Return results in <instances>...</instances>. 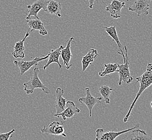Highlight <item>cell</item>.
<instances>
[{
	"mask_svg": "<svg viewBox=\"0 0 152 140\" xmlns=\"http://www.w3.org/2000/svg\"><path fill=\"white\" fill-rule=\"evenodd\" d=\"M136 80L137 82L140 83V88L134 98V100L130 106V108L128 110V112L127 114H126L124 118V122L125 123L127 122L133 108L136 104L139 97H140V95L145 91V89L148 88L150 86L152 85V64L148 63L145 72L141 76L137 77Z\"/></svg>",
	"mask_w": 152,
	"mask_h": 140,
	"instance_id": "obj_1",
	"label": "cell"
},
{
	"mask_svg": "<svg viewBox=\"0 0 152 140\" xmlns=\"http://www.w3.org/2000/svg\"><path fill=\"white\" fill-rule=\"evenodd\" d=\"M40 72L39 67L37 66L34 68L33 74L30 80L23 84L24 91L26 94L31 95L33 93L34 89L40 88L42 91L46 94H49L50 93V90L47 86L45 85L41 81L39 77V73Z\"/></svg>",
	"mask_w": 152,
	"mask_h": 140,
	"instance_id": "obj_2",
	"label": "cell"
},
{
	"mask_svg": "<svg viewBox=\"0 0 152 140\" xmlns=\"http://www.w3.org/2000/svg\"><path fill=\"white\" fill-rule=\"evenodd\" d=\"M124 52L126 61L124 62V64L121 65L118 64V69L117 71V72H118L119 74L118 84L120 86L121 85L122 82L129 84L132 82L133 80L129 70V63L128 60L127 48L126 46H124Z\"/></svg>",
	"mask_w": 152,
	"mask_h": 140,
	"instance_id": "obj_3",
	"label": "cell"
},
{
	"mask_svg": "<svg viewBox=\"0 0 152 140\" xmlns=\"http://www.w3.org/2000/svg\"><path fill=\"white\" fill-rule=\"evenodd\" d=\"M140 125L137 123L134 127L132 128L125 129L120 131H108L104 132L102 128H99L96 131V140H114L122 134L128 133L133 129L137 128Z\"/></svg>",
	"mask_w": 152,
	"mask_h": 140,
	"instance_id": "obj_4",
	"label": "cell"
},
{
	"mask_svg": "<svg viewBox=\"0 0 152 140\" xmlns=\"http://www.w3.org/2000/svg\"><path fill=\"white\" fill-rule=\"evenodd\" d=\"M50 53H49L48 55L44 56L43 57H36L34 58L33 60L30 61H14V63L16 67H18L20 71V75L23 76L24 73L29 70L33 66H37L38 63L42 61L47 60L48 58Z\"/></svg>",
	"mask_w": 152,
	"mask_h": 140,
	"instance_id": "obj_5",
	"label": "cell"
},
{
	"mask_svg": "<svg viewBox=\"0 0 152 140\" xmlns=\"http://www.w3.org/2000/svg\"><path fill=\"white\" fill-rule=\"evenodd\" d=\"M86 92V96L85 97H81L79 98V101L81 104H85L89 110V116L91 117V111L93 107L96 104H100L102 100V97H95L93 96L91 93L90 89L88 87L85 88Z\"/></svg>",
	"mask_w": 152,
	"mask_h": 140,
	"instance_id": "obj_6",
	"label": "cell"
},
{
	"mask_svg": "<svg viewBox=\"0 0 152 140\" xmlns=\"http://www.w3.org/2000/svg\"><path fill=\"white\" fill-rule=\"evenodd\" d=\"M152 0H137L134 3L129 7V10L135 12L138 16L143 14L148 15L149 4Z\"/></svg>",
	"mask_w": 152,
	"mask_h": 140,
	"instance_id": "obj_7",
	"label": "cell"
},
{
	"mask_svg": "<svg viewBox=\"0 0 152 140\" xmlns=\"http://www.w3.org/2000/svg\"><path fill=\"white\" fill-rule=\"evenodd\" d=\"M48 3V1L47 0H37L33 4L27 6V8L29 10L26 19L31 18V16H34L35 18H39L37 15L38 12L42 9L45 12Z\"/></svg>",
	"mask_w": 152,
	"mask_h": 140,
	"instance_id": "obj_8",
	"label": "cell"
},
{
	"mask_svg": "<svg viewBox=\"0 0 152 140\" xmlns=\"http://www.w3.org/2000/svg\"><path fill=\"white\" fill-rule=\"evenodd\" d=\"M125 2H121L119 0H112L111 3L106 7L105 10L110 12L111 17L115 19L121 17V9L125 7Z\"/></svg>",
	"mask_w": 152,
	"mask_h": 140,
	"instance_id": "obj_9",
	"label": "cell"
},
{
	"mask_svg": "<svg viewBox=\"0 0 152 140\" xmlns=\"http://www.w3.org/2000/svg\"><path fill=\"white\" fill-rule=\"evenodd\" d=\"M80 112V110L76 107L75 103L72 101H67L66 106L64 110L61 113L55 114L54 116L59 118L61 116L64 120L73 118L75 114Z\"/></svg>",
	"mask_w": 152,
	"mask_h": 140,
	"instance_id": "obj_10",
	"label": "cell"
},
{
	"mask_svg": "<svg viewBox=\"0 0 152 140\" xmlns=\"http://www.w3.org/2000/svg\"><path fill=\"white\" fill-rule=\"evenodd\" d=\"M105 31H106L107 33L110 35V37L112 38L113 40L115 42L117 45L118 46L119 48V51L117 52L120 55L122 56L123 57L124 61L125 62L126 61V58H125V52H124V46H122L121 43L120 41L119 37L117 34V31L116 30L115 25H113V22H112V25L110 27H104Z\"/></svg>",
	"mask_w": 152,
	"mask_h": 140,
	"instance_id": "obj_11",
	"label": "cell"
},
{
	"mask_svg": "<svg viewBox=\"0 0 152 140\" xmlns=\"http://www.w3.org/2000/svg\"><path fill=\"white\" fill-rule=\"evenodd\" d=\"M64 90L62 88L58 87L56 90L55 93V108L56 110V114L61 113L66 106L67 100L66 98L63 97Z\"/></svg>",
	"mask_w": 152,
	"mask_h": 140,
	"instance_id": "obj_12",
	"label": "cell"
},
{
	"mask_svg": "<svg viewBox=\"0 0 152 140\" xmlns=\"http://www.w3.org/2000/svg\"><path fill=\"white\" fill-rule=\"evenodd\" d=\"M74 40L73 37H71L70 39L67 41V45L62 49L61 56L62 59L64 61V63L67 70H69L72 66V64H70V60L72 58V54L71 52L70 46L71 44Z\"/></svg>",
	"mask_w": 152,
	"mask_h": 140,
	"instance_id": "obj_13",
	"label": "cell"
},
{
	"mask_svg": "<svg viewBox=\"0 0 152 140\" xmlns=\"http://www.w3.org/2000/svg\"><path fill=\"white\" fill-rule=\"evenodd\" d=\"M28 25L31 29V32L34 30H39L40 35L42 36H45L48 35V31L44 26L42 22L40 19V18L35 19H26Z\"/></svg>",
	"mask_w": 152,
	"mask_h": 140,
	"instance_id": "obj_14",
	"label": "cell"
},
{
	"mask_svg": "<svg viewBox=\"0 0 152 140\" xmlns=\"http://www.w3.org/2000/svg\"><path fill=\"white\" fill-rule=\"evenodd\" d=\"M64 48V46L61 45L60 46L58 49L55 50H52L51 52H50V54L48 58V61H46V64L43 66V69L44 70H46V69L49 66L52 64V63H57L59 66V69H60L62 67V65H61L60 62H59V57L61 55V52L62 49Z\"/></svg>",
	"mask_w": 152,
	"mask_h": 140,
	"instance_id": "obj_15",
	"label": "cell"
},
{
	"mask_svg": "<svg viewBox=\"0 0 152 140\" xmlns=\"http://www.w3.org/2000/svg\"><path fill=\"white\" fill-rule=\"evenodd\" d=\"M30 32L29 31L26 34L23 39L16 42L14 48V51L12 52V56L15 58H24L25 57V47L24 42L28 37L29 36Z\"/></svg>",
	"mask_w": 152,
	"mask_h": 140,
	"instance_id": "obj_16",
	"label": "cell"
},
{
	"mask_svg": "<svg viewBox=\"0 0 152 140\" xmlns=\"http://www.w3.org/2000/svg\"><path fill=\"white\" fill-rule=\"evenodd\" d=\"M99 56V53L96 49H90L87 53L82 57V71L83 72L85 71L88 68L89 65L94 61L95 59Z\"/></svg>",
	"mask_w": 152,
	"mask_h": 140,
	"instance_id": "obj_17",
	"label": "cell"
},
{
	"mask_svg": "<svg viewBox=\"0 0 152 140\" xmlns=\"http://www.w3.org/2000/svg\"><path fill=\"white\" fill-rule=\"evenodd\" d=\"M128 136L125 139L126 140H148L152 139V138L147 135L146 131L141 129L136 128L128 131Z\"/></svg>",
	"mask_w": 152,
	"mask_h": 140,
	"instance_id": "obj_18",
	"label": "cell"
},
{
	"mask_svg": "<svg viewBox=\"0 0 152 140\" xmlns=\"http://www.w3.org/2000/svg\"><path fill=\"white\" fill-rule=\"evenodd\" d=\"M61 4L60 2L54 0L48 1V3L45 12H47L50 15H55L58 17L61 16Z\"/></svg>",
	"mask_w": 152,
	"mask_h": 140,
	"instance_id": "obj_19",
	"label": "cell"
},
{
	"mask_svg": "<svg viewBox=\"0 0 152 140\" xmlns=\"http://www.w3.org/2000/svg\"><path fill=\"white\" fill-rule=\"evenodd\" d=\"M118 69V64L116 63H110V64H104V69H101L99 72V76H104L111 73L116 72Z\"/></svg>",
	"mask_w": 152,
	"mask_h": 140,
	"instance_id": "obj_20",
	"label": "cell"
},
{
	"mask_svg": "<svg viewBox=\"0 0 152 140\" xmlns=\"http://www.w3.org/2000/svg\"><path fill=\"white\" fill-rule=\"evenodd\" d=\"M113 91V88L107 85H102L99 89L100 94L104 98V101L106 104H110V95Z\"/></svg>",
	"mask_w": 152,
	"mask_h": 140,
	"instance_id": "obj_21",
	"label": "cell"
},
{
	"mask_svg": "<svg viewBox=\"0 0 152 140\" xmlns=\"http://www.w3.org/2000/svg\"><path fill=\"white\" fill-rule=\"evenodd\" d=\"M60 123V122L54 121L49 125L47 127H46V126H45L43 128L41 129V134H45L47 135H55V128Z\"/></svg>",
	"mask_w": 152,
	"mask_h": 140,
	"instance_id": "obj_22",
	"label": "cell"
},
{
	"mask_svg": "<svg viewBox=\"0 0 152 140\" xmlns=\"http://www.w3.org/2000/svg\"><path fill=\"white\" fill-rule=\"evenodd\" d=\"M15 131V129H13L11 131L6 133H1L0 132V140H9L12 137V134Z\"/></svg>",
	"mask_w": 152,
	"mask_h": 140,
	"instance_id": "obj_23",
	"label": "cell"
},
{
	"mask_svg": "<svg viewBox=\"0 0 152 140\" xmlns=\"http://www.w3.org/2000/svg\"><path fill=\"white\" fill-rule=\"evenodd\" d=\"M89 2V8L90 9H92L93 8V6H94L95 2L96 0H88Z\"/></svg>",
	"mask_w": 152,
	"mask_h": 140,
	"instance_id": "obj_24",
	"label": "cell"
},
{
	"mask_svg": "<svg viewBox=\"0 0 152 140\" xmlns=\"http://www.w3.org/2000/svg\"><path fill=\"white\" fill-rule=\"evenodd\" d=\"M151 107L152 108V101H151Z\"/></svg>",
	"mask_w": 152,
	"mask_h": 140,
	"instance_id": "obj_25",
	"label": "cell"
},
{
	"mask_svg": "<svg viewBox=\"0 0 152 140\" xmlns=\"http://www.w3.org/2000/svg\"><path fill=\"white\" fill-rule=\"evenodd\" d=\"M127 1H131V0H127Z\"/></svg>",
	"mask_w": 152,
	"mask_h": 140,
	"instance_id": "obj_26",
	"label": "cell"
}]
</instances>
